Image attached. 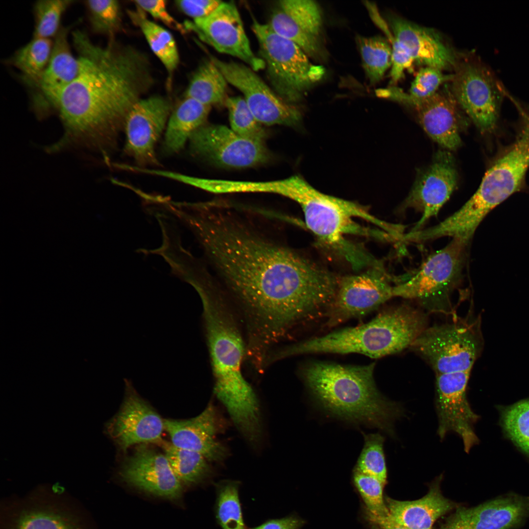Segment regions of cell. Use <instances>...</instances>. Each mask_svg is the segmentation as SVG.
Instances as JSON below:
<instances>
[{"label": "cell", "mask_w": 529, "mask_h": 529, "mask_svg": "<svg viewBox=\"0 0 529 529\" xmlns=\"http://www.w3.org/2000/svg\"><path fill=\"white\" fill-rule=\"evenodd\" d=\"M281 216L261 210L209 206L190 226L205 276L239 310L246 340L272 348L296 325L324 316L338 278L284 240Z\"/></svg>", "instance_id": "1"}, {"label": "cell", "mask_w": 529, "mask_h": 529, "mask_svg": "<svg viewBox=\"0 0 529 529\" xmlns=\"http://www.w3.org/2000/svg\"><path fill=\"white\" fill-rule=\"evenodd\" d=\"M72 36L80 72L53 108L65 127L64 143L105 153L116 145L131 108L153 86L150 61L143 51L114 39L101 47L84 31L75 30Z\"/></svg>", "instance_id": "2"}, {"label": "cell", "mask_w": 529, "mask_h": 529, "mask_svg": "<svg viewBox=\"0 0 529 529\" xmlns=\"http://www.w3.org/2000/svg\"><path fill=\"white\" fill-rule=\"evenodd\" d=\"M196 290L202 304V322L214 378V392L239 431L243 434L254 433L262 425L260 404L241 373L246 342L233 307L212 286H202Z\"/></svg>", "instance_id": "3"}, {"label": "cell", "mask_w": 529, "mask_h": 529, "mask_svg": "<svg viewBox=\"0 0 529 529\" xmlns=\"http://www.w3.org/2000/svg\"><path fill=\"white\" fill-rule=\"evenodd\" d=\"M375 363L345 365L313 361L302 369L304 383L317 406L329 416L377 428L395 436L394 423L404 415L402 406L377 388Z\"/></svg>", "instance_id": "4"}, {"label": "cell", "mask_w": 529, "mask_h": 529, "mask_svg": "<svg viewBox=\"0 0 529 529\" xmlns=\"http://www.w3.org/2000/svg\"><path fill=\"white\" fill-rule=\"evenodd\" d=\"M423 313L402 305L379 314L368 322L337 330L280 349L279 359L304 354H361L379 358L410 347L426 328Z\"/></svg>", "instance_id": "5"}, {"label": "cell", "mask_w": 529, "mask_h": 529, "mask_svg": "<svg viewBox=\"0 0 529 529\" xmlns=\"http://www.w3.org/2000/svg\"><path fill=\"white\" fill-rule=\"evenodd\" d=\"M0 529H96L90 512L60 486L40 485L0 503Z\"/></svg>", "instance_id": "6"}, {"label": "cell", "mask_w": 529, "mask_h": 529, "mask_svg": "<svg viewBox=\"0 0 529 529\" xmlns=\"http://www.w3.org/2000/svg\"><path fill=\"white\" fill-rule=\"evenodd\" d=\"M252 30L272 90L289 104L298 102L322 78L324 68L312 63L298 46L276 33L267 24L254 21Z\"/></svg>", "instance_id": "7"}, {"label": "cell", "mask_w": 529, "mask_h": 529, "mask_svg": "<svg viewBox=\"0 0 529 529\" xmlns=\"http://www.w3.org/2000/svg\"><path fill=\"white\" fill-rule=\"evenodd\" d=\"M511 147L487 170L477 191L457 211L460 221L478 227L487 214L519 191L529 167V118Z\"/></svg>", "instance_id": "8"}, {"label": "cell", "mask_w": 529, "mask_h": 529, "mask_svg": "<svg viewBox=\"0 0 529 529\" xmlns=\"http://www.w3.org/2000/svg\"><path fill=\"white\" fill-rule=\"evenodd\" d=\"M480 321L425 328L410 347L431 365L436 374L471 370L482 350Z\"/></svg>", "instance_id": "9"}, {"label": "cell", "mask_w": 529, "mask_h": 529, "mask_svg": "<svg viewBox=\"0 0 529 529\" xmlns=\"http://www.w3.org/2000/svg\"><path fill=\"white\" fill-rule=\"evenodd\" d=\"M454 70L450 88L457 102L481 132L492 131L506 94L502 83L478 59L459 61Z\"/></svg>", "instance_id": "10"}, {"label": "cell", "mask_w": 529, "mask_h": 529, "mask_svg": "<svg viewBox=\"0 0 529 529\" xmlns=\"http://www.w3.org/2000/svg\"><path fill=\"white\" fill-rule=\"evenodd\" d=\"M469 242L453 239L429 256L410 277L396 281L393 296L423 301L448 293L462 277Z\"/></svg>", "instance_id": "11"}, {"label": "cell", "mask_w": 529, "mask_h": 529, "mask_svg": "<svg viewBox=\"0 0 529 529\" xmlns=\"http://www.w3.org/2000/svg\"><path fill=\"white\" fill-rule=\"evenodd\" d=\"M394 282L380 261L361 273L340 278L327 324L333 326L376 310L394 297Z\"/></svg>", "instance_id": "12"}, {"label": "cell", "mask_w": 529, "mask_h": 529, "mask_svg": "<svg viewBox=\"0 0 529 529\" xmlns=\"http://www.w3.org/2000/svg\"><path fill=\"white\" fill-rule=\"evenodd\" d=\"M209 59L227 82L243 94L250 110L260 123L291 126L299 122L301 118L299 111L282 99L249 66L222 61L212 55Z\"/></svg>", "instance_id": "13"}, {"label": "cell", "mask_w": 529, "mask_h": 529, "mask_svg": "<svg viewBox=\"0 0 529 529\" xmlns=\"http://www.w3.org/2000/svg\"><path fill=\"white\" fill-rule=\"evenodd\" d=\"M189 141L192 153L222 167H252L266 162L270 157L264 142L245 138L222 125L204 124Z\"/></svg>", "instance_id": "14"}, {"label": "cell", "mask_w": 529, "mask_h": 529, "mask_svg": "<svg viewBox=\"0 0 529 529\" xmlns=\"http://www.w3.org/2000/svg\"><path fill=\"white\" fill-rule=\"evenodd\" d=\"M471 370L436 374L435 408L438 419L437 433L442 439L450 432L462 439L468 453L479 442L474 425L479 416L472 409L466 396Z\"/></svg>", "instance_id": "15"}, {"label": "cell", "mask_w": 529, "mask_h": 529, "mask_svg": "<svg viewBox=\"0 0 529 529\" xmlns=\"http://www.w3.org/2000/svg\"><path fill=\"white\" fill-rule=\"evenodd\" d=\"M185 29L194 32L203 42L218 52L240 59L254 71L264 69L265 63L251 49L236 4L224 2L210 15L187 22Z\"/></svg>", "instance_id": "16"}, {"label": "cell", "mask_w": 529, "mask_h": 529, "mask_svg": "<svg viewBox=\"0 0 529 529\" xmlns=\"http://www.w3.org/2000/svg\"><path fill=\"white\" fill-rule=\"evenodd\" d=\"M171 110L168 99L159 95L142 98L125 120V153L141 167L157 166L155 147Z\"/></svg>", "instance_id": "17"}, {"label": "cell", "mask_w": 529, "mask_h": 529, "mask_svg": "<svg viewBox=\"0 0 529 529\" xmlns=\"http://www.w3.org/2000/svg\"><path fill=\"white\" fill-rule=\"evenodd\" d=\"M458 174L455 159L448 150L436 152L431 163L418 173L401 208H413L422 216L411 232L422 229L435 216L457 187Z\"/></svg>", "instance_id": "18"}, {"label": "cell", "mask_w": 529, "mask_h": 529, "mask_svg": "<svg viewBox=\"0 0 529 529\" xmlns=\"http://www.w3.org/2000/svg\"><path fill=\"white\" fill-rule=\"evenodd\" d=\"M323 16L311 0H282L270 16V27L298 46L309 57L321 60L326 55L323 43Z\"/></svg>", "instance_id": "19"}, {"label": "cell", "mask_w": 529, "mask_h": 529, "mask_svg": "<svg viewBox=\"0 0 529 529\" xmlns=\"http://www.w3.org/2000/svg\"><path fill=\"white\" fill-rule=\"evenodd\" d=\"M125 392L118 412L108 423V434L122 452L137 444L161 442L163 419L125 379Z\"/></svg>", "instance_id": "20"}, {"label": "cell", "mask_w": 529, "mask_h": 529, "mask_svg": "<svg viewBox=\"0 0 529 529\" xmlns=\"http://www.w3.org/2000/svg\"><path fill=\"white\" fill-rule=\"evenodd\" d=\"M119 476L130 486L172 501L182 498L183 484L174 473L165 454L140 444L122 464Z\"/></svg>", "instance_id": "21"}, {"label": "cell", "mask_w": 529, "mask_h": 529, "mask_svg": "<svg viewBox=\"0 0 529 529\" xmlns=\"http://www.w3.org/2000/svg\"><path fill=\"white\" fill-rule=\"evenodd\" d=\"M529 517V496L511 492L477 506L459 507L440 529H518Z\"/></svg>", "instance_id": "22"}, {"label": "cell", "mask_w": 529, "mask_h": 529, "mask_svg": "<svg viewBox=\"0 0 529 529\" xmlns=\"http://www.w3.org/2000/svg\"><path fill=\"white\" fill-rule=\"evenodd\" d=\"M165 430L175 446L200 453L210 462H221L228 450L218 435L223 430L219 413L210 403L197 416L188 419H164Z\"/></svg>", "instance_id": "23"}, {"label": "cell", "mask_w": 529, "mask_h": 529, "mask_svg": "<svg viewBox=\"0 0 529 529\" xmlns=\"http://www.w3.org/2000/svg\"><path fill=\"white\" fill-rule=\"evenodd\" d=\"M447 86L427 98L404 99L400 102L415 111L421 126L434 142L445 149L455 150L461 144L462 118L460 107Z\"/></svg>", "instance_id": "24"}, {"label": "cell", "mask_w": 529, "mask_h": 529, "mask_svg": "<svg viewBox=\"0 0 529 529\" xmlns=\"http://www.w3.org/2000/svg\"><path fill=\"white\" fill-rule=\"evenodd\" d=\"M389 27L414 61L440 70L455 69L457 55L438 32L396 15L388 16Z\"/></svg>", "instance_id": "25"}, {"label": "cell", "mask_w": 529, "mask_h": 529, "mask_svg": "<svg viewBox=\"0 0 529 529\" xmlns=\"http://www.w3.org/2000/svg\"><path fill=\"white\" fill-rule=\"evenodd\" d=\"M70 28L61 27L54 37L46 68L38 81L30 85L36 90L33 98L41 110L53 108L61 93L79 73L80 60L73 55L68 41Z\"/></svg>", "instance_id": "26"}, {"label": "cell", "mask_w": 529, "mask_h": 529, "mask_svg": "<svg viewBox=\"0 0 529 529\" xmlns=\"http://www.w3.org/2000/svg\"><path fill=\"white\" fill-rule=\"evenodd\" d=\"M441 476L431 484L427 494L418 500L402 501L386 497L388 517L410 529H433L434 523L455 505L441 492Z\"/></svg>", "instance_id": "27"}, {"label": "cell", "mask_w": 529, "mask_h": 529, "mask_svg": "<svg viewBox=\"0 0 529 529\" xmlns=\"http://www.w3.org/2000/svg\"><path fill=\"white\" fill-rule=\"evenodd\" d=\"M211 107L187 97L179 102L166 129L164 145L168 153H177L183 148L191 135L205 124Z\"/></svg>", "instance_id": "28"}, {"label": "cell", "mask_w": 529, "mask_h": 529, "mask_svg": "<svg viewBox=\"0 0 529 529\" xmlns=\"http://www.w3.org/2000/svg\"><path fill=\"white\" fill-rule=\"evenodd\" d=\"M129 10L131 20L141 30L150 48L160 60L168 73V85L170 87L173 74L180 62L176 43L172 34L166 28L149 20L144 12L137 6Z\"/></svg>", "instance_id": "29"}, {"label": "cell", "mask_w": 529, "mask_h": 529, "mask_svg": "<svg viewBox=\"0 0 529 529\" xmlns=\"http://www.w3.org/2000/svg\"><path fill=\"white\" fill-rule=\"evenodd\" d=\"M227 83L220 71L209 59L204 61L193 74L184 97L210 106L225 103Z\"/></svg>", "instance_id": "30"}, {"label": "cell", "mask_w": 529, "mask_h": 529, "mask_svg": "<svg viewBox=\"0 0 529 529\" xmlns=\"http://www.w3.org/2000/svg\"><path fill=\"white\" fill-rule=\"evenodd\" d=\"M165 455L182 484L194 486L211 477L213 469L210 462L197 452L177 447L172 443L162 442Z\"/></svg>", "instance_id": "31"}, {"label": "cell", "mask_w": 529, "mask_h": 529, "mask_svg": "<svg viewBox=\"0 0 529 529\" xmlns=\"http://www.w3.org/2000/svg\"><path fill=\"white\" fill-rule=\"evenodd\" d=\"M53 42L50 39L34 38L19 48L9 63L22 73L29 85L39 79L49 62Z\"/></svg>", "instance_id": "32"}, {"label": "cell", "mask_w": 529, "mask_h": 529, "mask_svg": "<svg viewBox=\"0 0 529 529\" xmlns=\"http://www.w3.org/2000/svg\"><path fill=\"white\" fill-rule=\"evenodd\" d=\"M357 43L365 74L370 84H375L391 67V44L386 38L380 35L359 36Z\"/></svg>", "instance_id": "33"}, {"label": "cell", "mask_w": 529, "mask_h": 529, "mask_svg": "<svg viewBox=\"0 0 529 529\" xmlns=\"http://www.w3.org/2000/svg\"><path fill=\"white\" fill-rule=\"evenodd\" d=\"M240 482L226 480L216 485L215 514L222 529H248L243 520L239 496Z\"/></svg>", "instance_id": "34"}, {"label": "cell", "mask_w": 529, "mask_h": 529, "mask_svg": "<svg viewBox=\"0 0 529 529\" xmlns=\"http://www.w3.org/2000/svg\"><path fill=\"white\" fill-rule=\"evenodd\" d=\"M453 74L446 75L438 69L425 67L417 72L408 93L392 86L382 91V97L399 102L403 99L422 100L434 95L444 83L451 81Z\"/></svg>", "instance_id": "35"}, {"label": "cell", "mask_w": 529, "mask_h": 529, "mask_svg": "<svg viewBox=\"0 0 529 529\" xmlns=\"http://www.w3.org/2000/svg\"><path fill=\"white\" fill-rule=\"evenodd\" d=\"M500 424L506 436L529 458V398L501 408Z\"/></svg>", "instance_id": "36"}, {"label": "cell", "mask_w": 529, "mask_h": 529, "mask_svg": "<svg viewBox=\"0 0 529 529\" xmlns=\"http://www.w3.org/2000/svg\"><path fill=\"white\" fill-rule=\"evenodd\" d=\"M364 445L353 470L375 477L385 485L387 469L384 452V437L379 433L365 434Z\"/></svg>", "instance_id": "37"}, {"label": "cell", "mask_w": 529, "mask_h": 529, "mask_svg": "<svg viewBox=\"0 0 529 529\" xmlns=\"http://www.w3.org/2000/svg\"><path fill=\"white\" fill-rule=\"evenodd\" d=\"M90 24L96 33L108 35L110 39L121 29L120 4L115 0H89L84 1Z\"/></svg>", "instance_id": "38"}, {"label": "cell", "mask_w": 529, "mask_h": 529, "mask_svg": "<svg viewBox=\"0 0 529 529\" xmlns=\"http://www.w3.org/2000/svg\"><path fill=\"white\" fill-rule=\"evenodd\" d=\"M225 104L229 112L231 128L245 138L264 142L266 133L255 118L243 97H227Z\"/></svg>", "instance_id": "39"}, {"label": "cell", "mask_w": 529, "mask_h": 529, "mask_svg": "<svg viewBox=\"0 0 529 529\" xmlns=\"http://www.w3.org/2000/svg\"><path fill=\"white\" fill-rule=\"evenodd\" d=\"M70 0H39L34 6V38L50 39L59 31L62 16L72 4Z\"/></svg>", "instance_id": "40"}, {"label": "cell", "mask_w": 529, "mask_h": 529, "mask_svg": "<svg viewBox=\"0 0 529 529\" xmlns=\"http://www.w3.org/2000/svg\"><path fill=\"white\" fill-rule=\"evenodd\" d=\"M366 7L372 21L385 34L391 44L392 65L390 73V84L395 85L403 77L404 72L412 67L414 61L393 34L387 23L379 12L376 5L373 3H369Z\"/></svg>", "instance_id": "41"}, {"label": "cell", "mask_w": 529, "mask_h": 529, "mask_svg": "<svg viewBox=\"0 0 529 529\" xmlns=\"http://www.w3.org/2000/svg\"><path fill=\"white\" fill-rule=\"evenodd\" d=\"M352 481L366 506V513L375 517L388 515L384 497L385 486L377 478L353 470Z\"/></svg>", "instance_id": "42"}, {"label": "cell", "mask_w": 529, "mask_h": 529, "mask_svg": "<svg viewBox=\"0 0 529 529\" xmlns=\"http://www.w3.org/2000/svg\"><path fill=\"white\" fill-rule=\"evenodd\" d=\"M137 6L148 13L154 19L161 21L169 27L181 32L185 30V26L179 23L168 11L166 0H135Z\"/></svg>", "instance_id": "43"}, {"label": "cell", "mask_w": 529, "mask_h": 529, "mask_svg": "<svg viewBox=\"0 0 529 529\" xmlns=\"http://www.w3.org/2000/svg\"><path fill=\"white\" fill-rule=\"evenodd\" d=\"M217 0H179L175 4L181 11L193 20L205 18L222 3Z\"/></svg>", "instance_id": "44"}, {"label": "cell", "mask_w": 529, "mask_h": 529, "mask_svg": "<svg viewBox=\"0 0 529 529\" xmlns=\"http://www.w3.org/2000/svg\"><path fill=\"white\" fill-rule=\"evenodd\" d=\"M305 523L302 519L292 515L269 519L258 526L248 529H300Z\"/></svg>", "instance_id": "45"}, {"label": "cell", "mask_w": 529, "mask_h": 529, "mask_svg": "<svg viewBox=\"0 0 529 529\" xmlns=\"http://www.w3.org/2000/svg\"><path fill=\"white\" fill-rule=\"evenodd\" d=\"M367 520L378 529H410L400 525L392 520L388 516L386 517H375L366 514Z\"/></svg>", "instance_id": "46"}]
</instances>
